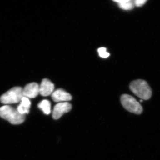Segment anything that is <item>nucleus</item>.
<instances>
[{
    "mask_svg": "<svg viewBox=\"0 0 160 160\" xmlns=\"http://www.w3.org/2000/svg\"><path fill=\"white\" fill-rule=\"evenodd\" d=\"M31 106V102L28 98L23 97L21 103L17 108V110L21 114H28Z\"/></svg>",
    "mask_w": 160,
    "mask_h": 160,
    "instance_id": "1a4fd4ad",
    "label": "nucleus"
},
{
    "mask_svg": "<svg viewBox=\"0 0 160 160\" xmlns=\"http://www.w3.org/2000/svg\"><path fill=\"white\" fill-rule=\"evenodd\" d=\"M54 89V84L48 79H44L39 86V93L42 96H48L52 94Z\"/></svg>",
    "mask_w": 160,
    "mask_h": 160,
    "instance_id": "6e6552de",
    "label": "nucleus"
},
{
    "mask_svg": "<svg viewBox=\"0 0 160 160\" xmlns=\"http://www.w3.org/2000/svg\"><path fill=\"white\" fill-rule=\"evenodd\" d=\"M131 91L142 100H148L151 98L152 90L146 81L142 79L132 81L129 85Z\"/></svg>",
    "mask_w": 160,
    "mask_h": 160,
    "instance_id": "f257e3e1",
    "label": "nucleus"
},
{
    "mask_svg": "<svg viewBox=\"0 0 160 160\" xmlns=\"http://www.w3.org/2000/svg\"><path fill=\"white\" fill-rule=\"evenodd\" d=\"M0 117L13 125L22 124L25 120V115L21 114L11 106L6 105L0 107Z\"/></svg>",
    "mask_w": 160,
    "mask_h": 160,
    "instance_id": "f03ea898",
    "label": "nucleus"
},
{
    "mask_svg": "<svg viewBox=\"0 0 160 160\" xmlns=\"http://www.w3.org/2000/svg\"><path fill=\"white\" fill-rule=\"evenodd\" d=\"M51 103L48 100H42L38 105V107L44 112V114L49 115L51 113Z\"/></svg>",
    "mask_w": 160,
    "mask_h": 160,
    "instance_id": "9b49d317",
    "label": "nucleus"
},
{
    "mask_svg": "<svg viewBox=\"0 0 160 160\" xmlns=\"http://www.w3.org/2000/svg\"><path fill=\"white\" fill-rule=\"evenodd\" d=\"M23 97L22 88L21 87H15L2 95L0 101L3 104L7 105L15 104L21 102Z\"/></svg>",
    "mask_w": 160,
    "mask_h": 160,
    "instance_id": "7ed1b4c3",
    "label": "nucleus"
},
{
    "mask_svg": "<svg viewBox=\"0 0 160 160\" xmlns=\"http://www.w3.org/2000/svg\"><path fill=\"white\" fill-rule=\"evenodd\" d=\"M23 96L28 98H34L39 93V86L38 83L32 82L27 84L23 89Z\"/></svg>",
    "mask_w": 160,
    "mask_h": 160,
    "instance_id": "423d86ee",
    "label": "nucleus"
},
{
    "mask_svg": "<svg viewBox=\"0 0 160 160\" xmlns=\"http://www.w3.org/2000/svg\"><path fill=\"white\" fill-rule=\"evenodd\" d=\"M52 98L56 102H65L72 99L71 95L62 89H58L51 95Z\"/></svg>",
    "mask_w": 160,
    "mask_h": 160,
    "instance_id": "0eeeda50",
    "label": "nucleus"
},
{
    "mask_svg": "<svg viewBox=\"0 0 160 160\" xmlns=\"http://www.w3.org/2000/svg\"><path fill=\"white\" fill-rule=\"evenodd\" d=\"M98 52L99 55L101 58H107L109 57L110 54L109 52H106V48L105 47H102V48H99L98 50Z\"/></svg>",
    "mask_w": 160,
    "mask_h": 160,
    "instance_id": "f8f14e48",
    "label": "nucleus"
},
{
    "mask_svg": "<svg viewBox=\"0 0 160 160\" xmlns=\"http://www.w3.org/2000/svg\"><path fill=\"white\" fill-rule=\"evenodd\" d=\"M122 105L126 110L135 114H140L143 111V108L140 103L135 98L129 94H123L121 96Z\"/></svg>",
    "mask_w": 160,
    "mask_h": 160,
    "instance_id": "20e7f679",
    "label": "nucleus"
},
{
    "mask_svg": "<svg viewBox=\"0 0 160 160\" xmlns=\"http://www.w3.org/2000/svg\"><path fill=\"white\" fill-rule=\"evenodd\" d=\"M118 3L121 9L125 10H130L133 9L134 7L133 1L131 0H117L113 1Z\"/></svg>",
    "mask_w": 160,
    "mask_h": 160,
    "instance_id": "9d476101",
    "label": "nucleus"
},
{
    "mask_svg": "<svg viewBox=\"0 0 160 160\" xmlns=\"http://www.w3.org/2000/svg\"><path fill=\"white\" fill-rule=\"evenodd\" d=\"M147 2V0H135L133 1L134 6L136 7H140L143 6Z\"/></svg>",
    "mask_w": 160,
    "mask_h": 160,
    "instance_id": "ddd939ff",
    "label": "nucleus"
},
{
    "mask_svg": "<svg viewBox=\"0 0 160 160\" xmlns=\"http://www.w3.org/2000/svg\"><path fill=\"white\" fill-rule=\"evenodd\" d=\"M71 109L72 105L68 102L58 103L52 111V117L53 119H58L64 113L70 111Z\"/></svg>",
    "mask_w": 160,
    "mask_h": 160,
    "instance_id": "39448f33",
    "label": "nucleus"
}]
</instances>
